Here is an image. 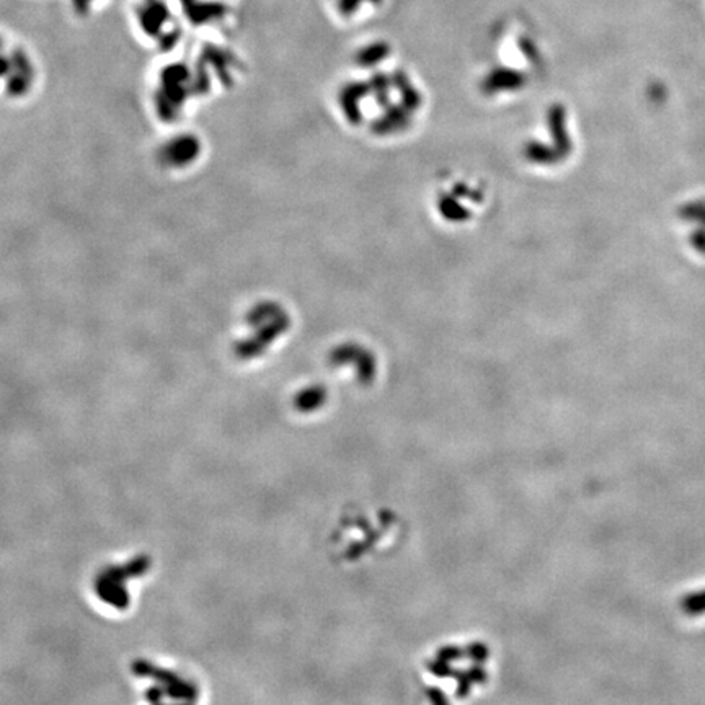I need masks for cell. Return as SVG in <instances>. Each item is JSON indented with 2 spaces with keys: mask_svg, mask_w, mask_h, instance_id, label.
Wrapping results in <instances>:
<instances>
[{
  "mask_svg": "<svg viewBox=\"0 0 705 705\" xmlns=\"http://www.w3.org/2000/svg\"><path fill=\"white\" fill-rule=\"evenodd\" d=\"M150 562L148 557H139L124 567H110L100 573L97 580V593L108 604L124 609L129 604V595L124 590V582L145 573Z\"/></svg>",
  "mask_w": 705,
  "mask_h": 705,
  "instance_id": "cell-1",
  "label": "cell"
},
{
  "mask_svg": "<svg viewBox=\"0 0 705 705\" xmlns=\"http://www.w3.org/2000/svg\"><path fill=\"white\" fill-rule=\"evenodd\" d=\"M134 673L139 676H149V678L159 681L163 686V699L170 697L172 701L193 702L198 697V691H196V687L191 682L183 681L180 676L172 673V671L152 667L148 662H139L134 664Z\"/></svg>",
  "mask_w": 705,
  "mask_h": 705,
  "instance_id": "cell-2",
  "label": "cell"
},
{
  "mask_svg": "<svg viewBox=\"0 0 705 705\" xmlns=\"http://www.w3.org/2000/svg\"><path fill=\"white\" fill-rule=\"evenodd\" d=\"M138 20L144 33L159 36L163 24L170 20V9L163 0H144L138 9Z\"/></svg>",
  "mask_w": 705,
  "mask_h": 705,
  "instance_id": "cell-3",
  "label": "cell"
},
{
  "mask_svg": "<svg viewBox=\"0 0 705 705\" xmlns=\"http://www.w3.org/2000/svg\"><path fill=\"white\" fill-rule=\"evenodd\" d=\"M200 152V140L193 136H180L162 149V159L167 165L185 167L196 159Z\"/></svg>",
  "mask_w": 705,
  "mask_h": 705,
  "instance_id": "cell-4",
  "label": "cell"
},
{
  "mask_svg": "<svg viewBox=\"0 0 705 705\" xmlns=\"http://www.w3.org/2000/svg\"><path fill=\"white\" fill-rule=\"evenodd\" d=\"M183 14L191 25L200 26L219 20L227 14V5L222 2H201V0H180Z\"/></svg>",
  "mask_w": 705,
  "mask_h": 705,
  "instance_id": "cell-5",
  "label": "cell"
},
{
  "mask_svg": "<svg viewBox=\"0 0 705 705\" xmlns=\"http://www.w3.org/2000/svg\"><path fill=\"white\" fill-rule=\"evenodd\" d=\"M682 607H684V611L687 614H691V616H699V614L704 612L705 611V591L687 596L684 602H682Z\"/></svg>",
  "mask_w": 705,
  "mask_h": 705,
  "instance_id": "cell-6",
  "label": "cell"
},
{
  "mask_svg": "<svg viewBox=\"0 0 705 705\" xmlns=\"http://www.w3.org/2000/svg\"><path fill=\"white\" fill-rule=\"evenodd\" d=\"M178 39H180V31L178 30H173L170 33H165V35H162L160 39H159V46L162 51H170L175 44L178 43Z\"/></svg>",
  "mask_w": 705,
  "mask_h": 705,
  "instance_id": "cell-7",
  "label": "cell"
},
{
  "mask_svg": "<svg viewBox=\"0 0 705 705\" xmlns=\"http://www.w3.org/2000/svg\"><path fill=\"white\" fill-rule=\"evenodd\" d=\"M92 2H93V0H72V5H74L76 14L83 16V15L88 14L90 4H92Z\"/></svg>",
  "mask_w": 705,
  "mask_h": 705,
  "instance_id": "cell-8",
  "label": "cell"
},
{
  "mask_svg": "<svg viewBox=\"0 0 705 705\" xmlns=\"http://www.w3.org/2000/svg\"><path fill=\"white\" fill-rule=\"evenodd\" d=\"M361 2H363V0H340V5L343 12H351V10L356 9ZM374 2H377V0H374Z\"/></svg>",
  "mask_w": 705,
  "mask_h": 705,
  "instance_id": "cell-9",
  "label": "cell"
},
{
  "mask_svg": "<svg viewBox=\"0 0 705 705\" xmlns=\"http://www.w3.org/2000/svg\"><path fill=\"white\" fill-rule=\"evenodd\" d=\"M10 71H12V62H10V59L4 58V56H0V77L9 76Z\"/></svg>",
  "mask_w": 705,
  "mask_h": 705,
  "instance_id": "cell-10",
  "label": "cell"
},
{
  "mask_svg": "<svg viewBox=\"0 0 705 705\" xmlns=\"http://www.w3.org/2000/svg\"><path fill=\"white\" fill-rule=\"evenodd\" d=\"M2 46H4V43H2V39H0V49H2Z\"/></svg>",
  "mask_w": 705,
  "mask_h": 705,
  "instance_id": "cell-11",
  "label": "cell"
}]
</instances>
